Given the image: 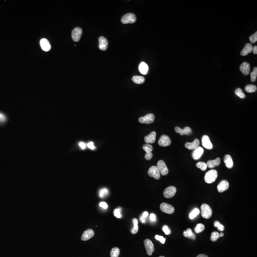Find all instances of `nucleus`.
Returning a JSON list of instances; mask_svg holds the SVG:
<instances>
[{"label":"nucleus","instance_id":"39448f33","mask_svg":"<svg viewBox=\"0 0 257 257\" xmlns=\"http://www.w3.org/2000/svg\"><path fill=\"white\" fill-rule=\"evenodd\" d=\"M148 174L150 177H153L156 180H159L160 178V172L157 166H152L149 169Z\"/></svg>","mask_w":257,"mask_h":257},{"label":"nucleus","instance_id":"a878e982","mask_svg":"<svg viewBox=\"0 0 257 257\" xmlns=\"http://www.w3.org/2000/svg\"><path fill=\"white\" fill-rule=\"evenodd\" d=\"M183 235L185 237L190 238L193 240L196 239L195 234L193 233V231L191 229H188L187 230H185L183 232Z\"/></svg>","mask_w":257,"mask_h":257},{"label":"nucleus","instance_id":"b1692460","mask_svg":"<svg viewBox=\"0 0 257 257\" xmlns=\"http://www.w3.org/2000/svg\"><path fill=\"white\" fill-rule=\"evenodd\" d=\"M139 70L142 74L146 75L148 73L149 67L144 62H142L139 66Z\"/></svg>","mask_w":257,"mask_h":257},{"label":"nucleus","instance_id":"7c9ffc66","mask_svg":"<svg viewBox=\"0 0 257 257\" xmlns=\"http://www.w3.org/2000/svg\"><path fill=\"white\" fill-rule=\"evenodd\" d=\"M200 213V211L198 209L195 208L190 213L189 217L191 219H194V218L196 217L197 215H198Z\"/></svg>","mask_w":257,"mask_h":257},{"label":"nucleus","instance_id":"ea45409f","mask_svg":"<svg viewBox=\"0 0 257 257\" xmlns=\"http://www.w3.org/2000/svg\"><path fill=\"white\" fill-rule=\"evenodd\" d=\"M249 39H250V42L252 44L255 43L257 41V32H255V34L251 35L249 37Z\"/></svg>","mask_w":257,"mask_h":257},{"label":"nucleus","instance_id":"f03ea898","mask_svg":"<svg viewBox=\"0 0 257 257\" xmlns=\"http://www.w3.org/2000/svg\"><path fill=\"white\" fill-rule=\"evenodd\" d=\"M201 216L205 219H209L212 216V209L209 205L207 204H203L201 206Z\"/></svg>","mask_w":257,"mask_h":257},{"label":"nucleus","instance_id":"473e14b6","mask_svg":"<svg viewBox=\"0 0 257 257\" xmlns=\"http://www.w3.org/2000/svg\"><path fill=\"white\" fill-rule=\"evenodd\" d=\"M205 229V226L203 224L201 223L198 224L195 228V232L196 233H200L203 232Z\"/></svg>","mask_w":257,"mask_h":257},{"label":"nucleus","instance_id":"8fccbe9b","mask_svg":"<svg viewBox=\"0 0 257 257\" xmlns=\"http://www.w3.org/2000/svg\"><path fill=\"white\" fill-rule=\"evenodd\" d=\"M79 146L81 148L83 149V150H85V149L86 148V146H87V145L86 144V143H85V142H79Z\"/></svg>","mask_w":257,"mask_h":257},{"label":"nucleus","instance_id":"5fc2aeb1","mask_svg":"<svg viewBox=\"0 0 257 257\" xmlns=\"http://www.w3.org/2000/svg\"><path fill=\"white\" fill-rule=\"evenodd\" d=\"M196 257H208V256H207L205 254H200L198 255Z\"/></svg>","mask_w":257,"mask_h":257},{"label":"nucleus","instance_id":"72a5a7b5","mask_svg":"<svg viewBox=\"0 0 257 257\" xmlns=\"http://www.w3.org/2000/svg\"><path fill=\"white\" fill-rule=\"evenodd\" d=\"M196 167L201 169L202 171H205L207 168V163L204 162H199L198 163L196 164Z\"/></svg>","mask_w":257,"mask_h":257},{"label":"nucleus","instance_id":"2eb2a0df","mask_svg":"<svg viewBox=\"0 0 257 257\" xmlns=\"http://www.w3.org/2000/svg\"><path fill=\"white\" fill-rule=\"evenodd\" d=\"M240 70L243 74L244 75H248L250 72V64L247 62H244L240 65Z\"/></svg>","mask_w":257,"mask_h":257},{"label":"nucleus","instance_id":"f704fd0d","mask_svg":"<svg viewBox=\"0 0 257 257\" xmlns=\"http://www.w3.org/2000/svg\"><path fill=\"white\" fill-rule=\"evenodd\" d=\"M143 150L146 152V153H150L152 152V151L153 150V147L150 144H146L143 145L142 147Z\"/></svg>","mask_w":257,"mask_h":257},{"label":"nucleus","instance_id":"e433bc0d","mask_svg":"<svg viewBox=\"0 0 257 257\" xmlns=\"http://www.w3.org/2000/svg\"><path fill=\"white\" fill-rule=\"evenodd\" d=\"M235 94H236L238 96H239L240 98L243 99L245 97V95L244 93H243L242 90L241 89H237L235 90Z\"/></svg>","mask_w":257,"mask_h":257},{"label":"nucleus","instance_id":"2f4dec72","mask_svg":"<svg viewBox=\"0 0 257 257\" xmlns=\"http://www.w3.org/2000/svg\"><path fill=\"white\" fill-rule=\"evenodd\" d=\"M250 80L252 82H255L257 77V68L255 67L253 71L250 73Z\"/></svg>","mask_w":257,"mask_h":257},{"label":"nucleus","instance_id":"79ce46f5","mask_svg":"<svg viewBox=\"0 0 257 257\" xmlns=\"http://www.w3.org/2000/svg\"><path fill=\"white\" fill-rule=\"evenodd\" d=\"M155 239L157 240L160 241L162 244H164L165 241H166V238H164L162 236H159V235H156V236H155Z\"/></svg>","mask_w":257,"mask_h":257},{"label":"nucleus","instance_id":"c9c22d12","mask_svg":"<svg viewBox=\"0 0 257 257\" xmlns=\"http://www.w3.org/2000/svg\"><path fill=\"white\" fill-rule=\"evenodd\" d=\"M108 194L109 191L106 188L102 189L99 191V196L101 198H104V197L107 196Z\"/></svg>","mask_w":257,"mask_h":257},{"label":"nucleus","instance_id":"4468645a","mask_svg":"<svg viewBox=\"0 0 257 257\" xmlns=\"http://www.w3.org/2000/svg\"><path fill=\"white\" fill-rule=\"evenodd\" d=\"M99 47L101 50L103 51H105L107 50L108 45V42L107 40L104 37L101 36L99 39Z\"/></svg>","mask_w":257,"mask_h":257},{"label":"nucleus","instance_id":"cd10ccee","mask_svg":"<svg viewBox=\"0 0 257 257\" xmlns=\"http://www.w3.org/2000/svg\"><path fill=\"white\" fill-rule=\"evenodd\" d=\"M257 87L254 85H248L245 88V90L247 93H252L257 91Z\"/></svg>","mask_w":257,"mask_h":257},{"label":"nucleus","instance_id":"6e6d98bb","mask_svg":"<svg viewBox=\"0 0 257 257\" xmlns=\"http://www.w3.org/2000/svg\"><path fill=\"white\" fill-rule=\"evenodd\" d=\"M224 236V233L223 232H221L219 234V237H222Z\"/></svg>","mask_w":257,"mask_h":257},{"label":"nucleus","instance_id":"412c9836","mask_svg":"<svg viewBox=\"0 0 257 257\" xmlns=\"http://www.w3.org/2000/svg\"><path fill=\"white\" fill-rule=\"evenodd\" d=\"M156 133L155 132H152L150 134L145 137L144 141L147 144L153 143L156 140Z\"/></svg>","mask_w":257,"mask_h":257},{"label":"nucleus","instance_id":"603ef678","mask_svg":"<svg viewBox=\"0 0 257 257\" xmlns=\"http://www.w3.org/2000/svg\"><path fill=\"white\" fill-rule=\"evenodd\" d=\"M148 215H149V213H148V212H147V211H145V212H143L142 216L143 217L146 218L148 216Z\"/></svg>","mask_w":257,"mask_h":257},{"label":"nucleus","instance_id":"9d476101","mask_svg":"<svg viewBox=\"0 0 257 257\" xmlns=\"http://www.w3.org/2000/svg\"><path fill=\"white\" fill-rule=\"evenodd\" d=\"M160 209L162 211L170 214L173 213L174 211V207L166 203H162L160 205Z\"/></svg>","mask_w":257,"mask_h":257},{"label":"nucleus","instance_id":"1a4fd4ad","mask_svg":"<svg viewBox=\"0 0 257 257\" xmlns=\"http://www.w3.org/2000/svg\"><path fill=\"white\" fill-rule=\"evenodd\" d=\"M144 243L147 254L149 256H151L154 251V248L153 243L149 239H146L144 242Z\"/></svg>","mask_w":257,"mask_h":257},{"label":"nucleus","instance_id":"aec40b11","mask_svg":"<svg viewBox=\"0 0 257 257\" xmlns=\"http://www.w3.org/2000/svg\"><path fill=\"white\" fill-rule=\"evenodd\" d=\"M200 145V141L198 139L195 140L193 142H187L186 143L185 146L187 149L190 150H194L195 149H197V148L199 147Z\"/></svg>","mask_w":257,"mask_h":257},{"label":"nucleus","instance_id":"0eeeda50","mask_svg":"<svg viewBox=\"0 0 257 257\" xmlns=\"http://www.w3.org/2000/svg\"><path fill=\"white\" fill-rule=\"evenodd\" d=\"M82 34H83V30L82 29L79 27H76L72 31V37L73 41L75 42H79L81 38Z\"/></svg>","mask_w":257,"mask_h":257},{"label":"nucleus","instance_id":"37998d69","mask_svg":"<svg viewBox=\"0 0 257 257\" xmlns=\"http://www.w3.org/2000/svg\"><path fill=\"white\" fill-rule=\"evenodd\" d=\"M87 146L88 148H89V149H91V150H94L96 149L95 146H94V143L93 142H89L87 144Z\"/></svg>","mask_w":257,"mask_h":257},{"label":"nucleus","instance_id":"a18cd8bd","mask_svg":"<svg viewBox=\"0 0 257 257\" xmlns=\"http://www.w3.org/2000/svg\"><path fill=\"white\" fill-rule=\"evenodd\" d=\"M153 157V154L152 152H150V153H146L145 156V159L147 160H150L152 159Z\"/></svg>","mask_w":257,"mask_h":257},{"label":"nucleus","instance_id":"ddd939ff","mask_svg":"<svg viewBox=\"0 0 257 257\" xmlns=\"http://www.w3.org/2000/svg\"><path fill=\"white\" fill-rule=\"evenodd\" d=\"M202 145L206 149H208V150H211L213 148V145L211 142V140L209 139V137L207 135H204L202 137Z\"/></svg>","mask_w":257,"mask_h":257},{"label":"nucleus","instance_id":"4c0bfd02","mask_svg":"<svg viewBox=\"0 0 257 257\" xmlns=\"http://www.w3.org/2000/svg\"><path fill=\"white\" fill-rule=\"evenodd\" d=\"M219 238V234L218 232H213L211 235V240L212 242H216Z\"/></svg>","mask_w":257,"mask_h":257},{"label":"nucleus","instance_id":"f257e3e1","mask_svg":"<svg viewBox=\"0 0 257 257\" xmlns=\"http://www.w3.org/2000/svg\"><path fill=\"white\" fill-rule=\"evenodd\" d=\"M218 177V172L215 170H209L205 174L204 180L206 183L211 184L214 183Z\"/></svg>","mask_w":257,"mask_h":257},{"label":"nucleus","instance_id":"9b49d317","mask_svg":"<svg viewBox=\"0 0 257 257\" xmlns=\"http://www.w3.org/2000/svg\"><path fill=\"white\" fill-rule=\"evenodd\" d=\"M159 145L162 147H167L170 145L171 141L169 137L167 135H162L158 142Z\"/></svg>","mask_w":257,"mask_h":257},{"label":"nucleus","instance_id":"7ed1b4c3","mask_svg":"<svg viewBox=\"0 0 257 257\" xmlns=\"http://www.w3.org/2000/svg\"><path fill=\"white\" fill-rule=\"evenodd\" d=\"M136 17L135 14L132 13H128L122 16L121 22L123 24L134 23L136 21Z\"/></svg>","mask_w":257,"mask_h":257},{"label":"nucleus","instance_id":"4d7b16f0","mask_svg":"<svg viewBox=\"0 0 257 257\" xmlns=\"http://www.w3.org/2000/svg\"><path fill=\"white\" fill-rule=\"evenodd\" d=\"M164 257V256H160V257Z\"/></svg>","mask_w":257,"mask_h":257},{"label":"nucleus","instance_id":"393cba45","mask_svg":"<svg viewBox=\"0 0 257 257\" xmlns=\"http://www.w3.org/2000/svg\"><path fill=\"white\" fill-rule=\"evenodd\" d=\"M221 163V159L219 158H217L215 160H209L207 162V167L209 168H213L215 167V166H219Z\"/></svg>","mask_w":257,"mask_h":257},{"label":"nucleus","instance_id":"6e6552de","mask_svg":"<svg viewBox=\"0 0 257 257\" xmlns=\"http://www.w3.org/2000/svg\"><path fill=\"white\" fill-rule=\"evenodd\" d=\"M177 189L174 186H169L165 189L163 195L166 198H170L175 195Z\"/></svg>","mask_w":257,"mask_h":257},{"label":"nucleus","instance_id":"a211bd4d","mask_svg":"<svg viewBox=\"0 0 257 257\" xmlns=\"http://www.w3.org/2000/svg\"><path fill=\"white\" fill-rule=\"evenodd\" d=\"M229 188V183L226 180H223L219 183L217 186V189L219 193H223L228 190Z\"/></svg>","mask_w":257,"mask_h":257},{"label":"nucleus","instance_id":"09e8293b","mask_svg":"<svg viewBox=\"0 0 257 257\" xmlns=\"http://www.w3.org/2000/svg\"><path fill=\"white\" fill-rule=\"evenodd\" d=\"M150 221H155L156 220V216L155 214L153 213L150 214Z\"/></svg>","mask_w":257,"mask_h":257},{"label":"nucleus","instance_id":"f3484780","mask_svg":"<svg viewBox=\"0 0 257 257\" xmlns=\"http://www.w3.org/2000/svg\"><path fill=\"white\" fill-rule=\"evenodd\" d=\"M40 44L41 48L42 49V50L44 52H48L51 50V44H50L49 41L46 39L44 38V39H41Z\"/></svg>","mask_w":257,"mask_h":257},{"label":"nucleus","instance_id":"de8ad7c7","mask_svg":"<svg viewBox=\"0 0 257 257\" xmlns=\"http://www.w3.org/2000/svg\"><path fill=\"white\" fill-rule=\"evenodd\" d=\"M100 206L103 209H106L108 208V205L105 202H101L100 203Z\"/></svg>","mask_w":257,"mask_h":257},{"label":"nucleus","instance_id":"c85d7f7f","mask_svg":"<svg viewBox=\"0 0 257 257\" xmlns=\"http://www.w3.org/2000/svg\"><path fill=\"white\" fill-rule=\"evenodd\" d=\"M133 223H134V227L132 229V233L134 234H135L138 232L139 230V227H138V220L137 219H133Z\"/></svg>","mask_w":257,"mask_h":257},{"label":"nucleus","instance_id":"dca6fc26","mask_svg":"<svg viewBox=\"0 0 257 257\" xmlns=\"http://www.w3.org/2000/svg\"><path fill=\"white\" fill-rule=\"evenodd\" d=\"M94 235V232L91 229H88L86 230L82 235L81 239L83 241L89 240L91 238H93Z\"/></svg>","mask_w":257,"mask_h":257},{"label":"nucleus","instance_id":"49530a36","mask_svg":"<svg viewBox=\"0 0 257 257\" xmlns=\"http://www.w3.org/2000/svg\"><path fill=\"white\" fill-rule=\"evenodd\" d=\"M6 118L4 114L0 113V122H3L5 121Z\"/></svg>","mask_w":257,"mask_h":257},{"label":"nucleus","instance_id":"c756f323","mask_svg":"<svg viewBox=\"0 0 257 257\" xmlns=\"http://www.w3.org/2000/svg\"><path fill=\"white\" fill-rule=\"evenodd\" d=\"M120 253L119 249L117 247L113 248L111 252V257H118L119 256Z\"/></svg>","mask_w":257,"mask_h":257},{"label":"nucleus","instance_id":"423d86ee","mask_svg":"<svg viewBox=\"0 0 257 257\" xmlns=\"http://www.w3.org/2000/svg\"><path fill=\"white\" fill-rule=\"evenodd\" d=\"M157 167L158 168V169L160 172V174L162 175H166L169 172L168 168L163 160H160L158 162Z\"/></svg>","mask_w":257,"mask_h":257},{"label":"nucleus","instance_id":"4be33fe9","mask_svg":"<svg viewBox=\"0 0 257 257\" xmlns=\"http://www.w3.org/2000/svg\"><path fill=\"white\" fill-rule=\"evenodd\" d=\"M253 48V46H252V44H246L244 47L243 48V50L241 51L240 54H241L242 56H246V55H247L248 54L252 52Z\"/></svg>","mask_w":257,"mask_h":257},{"label":"nucleus","instance_id":"f8f14e48","mask_svg":"<svg viewBox=\"0 0 257 257\" xmlns=\"http://www.w3.org/2000/svg\"><path fill=\"white\" fill-rule=\"evenodd\" d=\"M175 131L176 133L180 134L181 135H189L192 134L193 132L191 128L189 127H186L183 129H182L178 127H176L175 128Z\"/></svg>","mask_w":257,"mask_h":257},{"label":"nucleus","instance_id":"58836bf2","mask_svg":"<svg viewBox=\"0 0 257 257\" xmlns=\"http://www.w3.org/2000/svg\"><path fill=\"white\" fill-rule=\"evenodd\" d=\"M214 226L216 228H218V230L221 232H223L225 229L223 225H222L218 221H215V222H214Z\"/></svg>","mask_w":257,"mask_h":257},{"label":"nucleus","instance_id":"5701e85b","mask_svg":"<svg viewBox=\"0 0 257 257\" xmlns=\"http://www.w3.org/2000/svg\"><path fill=\"white\" fill-rule=\"evenodd\" d=\"M224 162L227 168H228L229 169H231L233 167V160H232V157L229 155L227 154L225 155L224 158Z\"/></svg>","mask_w":257,"mask_h":257},{"label":"nucleus","instance_id":"c03bdc74","mask_svg":"<svg viewBox=\"0 0 257 257\" xmlns=\"http://www.w3.org/2000/svg\"><path fill=\"white\" fill-rule=\"evenodd\" d=\"M162 230H163L165 234L166 235H169L170 233V230L167 226H163L162 228Z\"/></svg>","mask_w":257,"mask_h":257},{"label":"nucleus","instance_id":"6ab92c4d","mask_svg":"<svg viewBox=\"0 0 257 257\" xmlns=\"http://www.w3.org/2000/svg\"><path fill=\"white\" fill-rule=\"evenodd\" d=\"M204 152V150L202 147H198L197 149H195L193 152V159L195 160H197L201 158Z\"/></svg>","mask_w":257,"mask_h":257},{"label":"nucleus","instance_id":"3c124183","mask_svg":"<svg viewBox=\"0 0 257 257\" xmlns=\"http://www.w3.org/2000/svg\"><path fill=\"white\" fill-rule=\"evenodd\" d=\"M140 220L141 221V222H142V223H145L146 221V218H144L142 216L140 218Z\"/></svg>","mask_w":257,"mask_h":257},{"label":"nucleus","instance_id":"864d4df0","mask_svg":"<svg viewBox=\"0 0 257 257\" xmlns=\"http://www.w3.org/2000/svg\"><path fill=\"white\" fill-rule=\"evenodd\" d=\"M253 53L255 54H257V46H255L253 48Z\"/></svg>","mask_w":257,"mask_h":257},{"label":"nucleus","instance_id":"a19ab883","mask_svg":"<svg viewBox=\"0 0 257 257\" xmlns=\"http://www.w3.org/2000/svg\"><path fill=\"white\" fill-rule=\"evenodd\" d=\"M121 209H119V208H118V209H114V215L116 218H121Z\"/></svg>","mask_w":257,"mask_h":257},{"label":"nucleus","instance_id":"bb28decb","mask_svg":"<svg viewBox=\"0 0 257 257\" xmlns=\"http://www.w3.org/2000/svg\"><path fill=\"white\" fill-rule=\"evenodd\" d=\"M132 80L136 84H142L145 82V78L142 76H134L132 77Z\"/></svg>","mask_w":257,"mask_h":257},{"label":"nucleus","instance_id":"20e7f679","mask_svg":"<svg viewBox=\"0 0 257 257\" xmlns=\"http://www.w3.org/2000/svg\"><path fill=\"white\" fill-rule=\"evenodd\" d=\"M155 116L152 113H149L144 116L142 117L139 119V121L141 123L150 124L154 122Z\"/></svg>","mask_w":257,"mask_h":257}]
</instances>
